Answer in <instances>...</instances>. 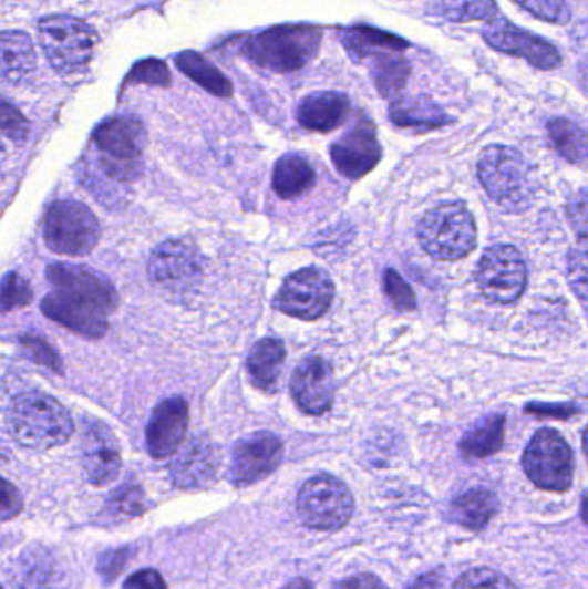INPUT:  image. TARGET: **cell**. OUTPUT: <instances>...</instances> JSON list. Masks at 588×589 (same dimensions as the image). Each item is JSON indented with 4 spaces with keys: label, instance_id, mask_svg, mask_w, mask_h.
Instances as JSON below:
<instances>
[{
    "label": "cell",
    "instance_id": "30",
    "mask_svg": "<svg viewBox=\"0 0 588 589\" xmlns=\"http://www.w3.org/2000/svg\"><path fill=\"white\" fill-rule=\"evenodd\" d=\"M175 61L176 66L185 76L190 78L192 82L203 86L206 92L213 93L216 97H230L234 93L230 80L197 52H182L176 55Z\"/></svg>",
    "mask_w": 588,
    "mask_h": 589
},
{
    "label": "cell",
    "instance_id": "25",
    "mask_svg": "<svg viewBox=\"0 0 588 589\" xmlns=\"http://www.w3.org/2000/svg\"><path fill=\"white\" fill-rule=\"evenodd\" d=\"M342 45L354 61H363L367 58H376L385 52H404L410 49V42L401 37L392 35L389 31L373 27H352L342 31Z\"/></svg>",
    "mask_w": 588,
    "mask_h": 589
},
{
    "label": "cell",
    "instance_id": "39",
    "mask_svg": "<svg viewBox=\"0 0 588 589\" xmlns=\"http://www.w3.org/2000/svg\"><path fill=\"white\" fill-rule=\"evenodd\" d=\"M383 288H385L390 302L394 303L398 309L413 310L416 307L413 290L394 269H386L385 276H383Z\"/></svg>",
    "mask_w": 588,
    "mask_h": 589
},
{
    "label": "cell",
    "instance_id": "14",
    "mask_svg": "<svg viewBox=\"0 0 588 589\" xmlns=\"http://www.w3.org/2000/svg\"><path fill=\"white\" fill-rule=\"evenodd\" d=\"M281 458H283V443L277 434L268 431L250 434L235 446L230 480L237 486L254 485L275 473Z\"/></svg>",
    "mask_w": 588,
    "mask_h": 589
},
{
    "label": "cell",
    "instance_id": "41",
    "mask_svg": "<svg viewBox=\"0 0 588 589\" xmlns=\"http://www.w3.org/2000/svg\"><path fill=\"white\" fill-rule=\"evenodd\" d=\"M568 219L580 244L588 247V190L578 192L569 200Z\"/></svg>",
    "mask_w": 588,
    "mask_h": 589
},
{
    "label": "cell",
    "instance_id": "46",
    "mask_svg": "<svg viewBox=\"0 0 588 589\" xmlns=\"http://www.w3.org/2000/svg\"><path fill=\"white\" fill-rule=\"evenodd\" d=\"M23 508V498L14 486L4 480V492H2V520L12 519L20 514Z\"/></svg>",
    "mask_w": 588,
    "mask_h": 589
},
{
    "label": "cell",
    "instance_id": "49",
    "mask_svg": "<svg viewBox=\"0 0 588 589\" xmlns=\"http://www.w3.org/2000/svg\"><path fill=\"white\" fill-rule=\"evenodd\" d=\"M578 74H580L585 89L588 90V58L581 59L580 64H578Z\"/></svg>",
    "mask_w": 588,
    "mask_h": 589
},
{
    "label": "cell",
    "instance_id": "37",
    "mask_svg": "<svg viewBox=\"0 0 588 589\" xmlns=\"http://www.w3.org/2000/svg\"><path fill=\"white\" fill-rule=\"evenodd\" d=\"M126 83H148V85L169 86L172 74L168 66L157 59H145L133 68Z\"/></svg>",
    "mask_w": 588,
    "mask_h": 589
},
{
    "label": "cell",
    "instance_id": "24",
    "mask_svg": "<svg viewBox=\"0 0 588 589\" xmlns=\"http://www.w3.org/2000/svg\"><path fill=\"white\" fill-rule=\"evenodd\" d=\"M285 355L287 350L277 338L258 341L247 359V372L254 386L261 392L274 393L283 369Z\"/></svg>",
    "mask_w": 588,
    "mask_h": 589
},
{
    "label": "cell",
    "instance_id": "18",
    "mask_svg": "<svg viewBox=\"0 0 588 589\" xmlns=\"http://www.w3.org/2000/svg\"><path fill=\"white\" fill-rule=\"evenodd\" d=\"M290 390L300 411L309 415L327 414L336 399V381L330 364L321 356H306L293 371Z\"/></svg>",
    "mask_w": 588,
    "mask_h": 589
},
{
    "label": "cell",
    "instance_id": "13",
    "mask_svg": "<svg viewBox=\"0 0 588 589\" xmlns=\"http://www.w3.org/2000/svg\"><path fill=\"white\" fill-rule=\"evenodd\" d=\"M485 42L497 52L516 55L537 70L550 71L561 66L563 58L553 43L523 30L506 18H494L482 30Z\"/></svg>",
    "mask_w": 588,
    "mask_h": 589
},
{
    "label": "cell",
    "instance_id": "32",
    "mask_svg": "<svg viewBox=\"0 0 588 589\" xmlns=\"http://www.w3.org/2000/svg\"><path fill=\"white\" fill-rule=\"evenodd\" d=\"M411 64L399 52H385L374 58L371 76L383 97H398L410 80Z\"/></svg>",
    "mask_w": 588,
    "mask_h": 589
},
{
    "label": "cell",
    "instance_id": "51",
    "mask_svg": "<svg viewBox=\"0 0 588 589\" xmlns=\"http://www.w3.org/2000/svg\"><path fill=\"white\" fill-rule=\"evenodd\" d=\"M411 589H439V588H436L435 579L425 578V579H421V581H417V585Z\"/></svg>",
    "mask_w": 588,
    "mask_h": 589
},
{
    "label": "cell",
    "instance_id": "33",
    "mask_svg": "<svg viewBox=\"0 0 588 589\" xmlns=\"http://www.w3.org/2000/svg\"><path fill=\"white\" fill-rule=\"evenodd\" d=\"M430 9L433 14L457 24L497 18L495 0H433Z\"/></svg>",
    "mask_w": 588,
    "mask_h": 589
},
{
    "label": "cell",
    "instance_id": "2",
    "mask_svg": "<svg viewBox=\"0 0 588 589\" xmlns=\"http://www.w3.org/2000/svg\"><path fill=\"white\" fill-rule=\"evenodd\" d=\"M323 31L316 27H277L249 37L240 52L256 66L275 73H293L320 54Z\"/></svg>",
    "mask_w": 588,
    "mask_h": 589
},
{
    "label": "cell",
    "instance_id": "9",
    "mask_svg": "<svg viewBox=\"0 0 588 589\" xmlns=\"http://www.w3.org/2000/svg\"><path fill=\"white\" fill-rule=\"evenodd\" d=\"M523 467L537 488L568 492L572 483V454L566 440L554 430H540L526 446Z\"/></svg>",
    "mask_w": 588,
    "mask_h": 589
},
{
    "label": "cell",
    "instance_id": "26",
    "mask_svg": "<svg viewBox=\"0 0 588 589\" xmlns=\"http://www.w3.org/2000/svg\"><path fill=\"white\" fill-rule=\"evenodd\" d=\"M499 500L485 488H473L457 495L451 504V519L460 526L479 531L497 514Z\"/></svg>",
    "mask_w": 588,
    "mask_h": 589
},
{
    "label": "cell",
    "instance_id": "34",
    "mask_svg": "<svg viewBox=\"0 0 588 589\" xmlns=\"http://www.w3.org/2000/svg\"><path fill=\"white\" fill-rule=\"evenodd\" d=\"M513 2L526 12H530L537 20L547 21V23L566 27L571 21V11L566 0H513Z\"/></svg>",
    "mask_w": 588,
    "mask_h": 589
},
{
    "label": "cell",
    "instance_id": "43",
    "mask_svg": "<svg viewBox=\"0 0 588 589\" xmlns=\"http://www.w3.org/2000/svg\"><path fill=\"white\" fill-rule=\"evenodd\" d=\"M2 130L12 140H23L28 135V121L9 102L2 104Z\"/></svg>",
    "mask_w": 588,
    "mask_h": 589
},
{
    "label": "cell",
    "instance_id": "15",
    "mask_svg": "<svg viewBox=\"0 0 588 589\" xmlns=\"http://www.w3.org/2000/svg\"><path fill=\"white\" fill-rule=\"evenodd\" d=\"M148 275L154 283L166 290H192L203 276V260L185 241H164L151 256Z\"/></svg>",
    "mask_w": 588,
    "mask_h": 589
},
{
    "label": "cell",
    "instance_id": "17",
    "mask_svg": "<svg viewBox=\"0 0 588 589\" xmlns=\"http://www.w3.org/2000/svg\"><path fill=\"white\" fill-rule=\"evenodd\" d=\"M82 467L89 483L107 486L122 473V450L113 431L90 421L82 436Z\"/></svg>",
    "mask_w": 588,
    "mask_h": 589
},
{
    "label": "cell",
    "instance_id": "53",
    "mask_svg": "<svg viewBox=\"0 0 588 589\" xmlns=\"http://www.w3.org/2000/svg\"><path fill=\"white\" fill-rule=\"evenodd\" d=\"M584 450H585V455H587V458H588V426H587V430L584 431Z\"/></svg>",
    "mask_w": 588,
    "mask_h": 589
},
{
    "label": "cell",
    "instance_id": "27",
    "mask_svg": "<svg viewBox=\"0 0 588 589\" xmlns=\"http://www.w3.org/2000/svg\"><path fill=\"white\" fill-rule=\"evenodd\" d=\"M314 182V169L302 155L287 154L275 164L274 190L285 200L305 195Z\"/></svg>",
    "mask_w": 588,
    "mask_h": 589
},
{
    "label": "cell",
    "instance_id": "19",
    "mask_svg": "<svg viewBox=\"0 0 588 589\" xmlns=\"http://www.w3.org/2000/svg\"><path fill=\"white\" fill-rule=\"evenodd\" d=\"M188 427V405L184 399L173 396L163 400L154 409L153 417L148 421L145 442L148 454L154 458H166L175 454L184 443Z\"/></svg>",
    "mask_w": 588,
    "mask_h": 589
},
{
    "label": "cell",
    "instance_id": "11",
    "mask_svg": "<svg viewBox=\"0 0 588 589\" xmlns=\"http://www.w3.org/2000/svg\"><path fill=\"white\" fill-rule=\"evenodd\" d=\"M333 294L336 287L327 272L316 268L300 269L285 279L275 307L292 318L316 321L327 314Z\"/></svg>",
    "mask_w": 588,
    "mask_h": 589
},
{
    "label": "cell",
    "instance_id": "20",
    "mask_svg": "<svg viewBox=\"0 0 588 589\" xmlns=\"http://www.w3.org/2000/svg\"><path fill=\"white\" fill-rule=\"evenodd\" d=\"M48 278L54 290L86 294L104 303L111 312L116 310L117 300H120L116 288L110 279L95 269L76 266V264H54V266H49Z\"/></svg>",
    "mask_w": 588,
    "mask_h": 589
},
{
    "label": "cell",
    "instance_id": "23",
    "mask_svg": "<svg viewBox=\"0 0 588 589\" xmlns=\"http://www.w3.org/2000/svg\"><path fill=\"white\" fill-rule=\"evenodd\" d=\"M215 450L209 443L195 440L172 465L173 483L179 488H200L216 474Z\"/></svg>",
    "mask_w": 588,
    "mask_h": 589
},
{
    "label": "cell",
    "instance_id": "44",
    "mask_svg": "<svg viewBox=\"0 0 588 589\" xmlns=\"http://www.w3.org/2000/svg\"><path fill=\"white\" fill-rule=\"evenodd\" d=\"M125 589H168L163 576L157 570L144 569L132 574L123 586Z\"/></svg>",
    "mask_w": 588,
    "mask_h": 589
},
{
    "label": "cell",
    "instance_id": "16",
    "mask_svg": "<svg viewBox=\"0 0 588 589\" xmlns=\"http://www.w3.org/2000/svg\"><path fill=\"white\" fill-rule=\"evenodd\" d=\"M330 155L337 169L345 178L359 179L367 176L382 159V147L373 123L361 114L354 126L331 145Z\"/></svg>",
    "mask_w": 588,
    "mask_h": 589
},
{
    "label": "cell",
    "instance_id": "21",
    "mask_svg": "<svg viewBox=\"0 0 588 589\" xmlns=\"http://www.w3.org/2000/svg\"><path fill=\"white\" fill-rule=\"evenodd\" d=\"M351 114V101L345 93H312L300 102L297 120L309 132L328 133L340 128Z\"/></svg>",
    "mask_w": 588,
    "mask_h": 589
},
{
    "label": "cell",
    "instance_id": "7",
    "mask_svg": "<svg viewBox=\"0 0 588 589\" xmlns=\"http://www.w3.org/2000/svg\"><path fill=\"white\" fill-rule=\"evenodd\" d=\"M145 140L147 133L137 117L114 116L105 120L94 133L105 173L122 182L137 178Z\"/></svg>",
    "mask_w": 588,
    "mask_h": 589
},
{
    "label": "cell",
    "instance_id": "42",
    "mask_svg": "<svg viewBox=\"0 0 588 589\" xmlns=\"http://www.w3.org/2000/svg\"><path fill=\"white\" fill-rule=\"evenodd\" d=\"M144 495L135 486H123L110 498V507L123 516H138L144 508Z\"/></svg>",
    "mask_w": 588,
    "mask_h": 589
},
{
    "label": "cell",
    "instance_id": "3",
    "mask_svg": "<svg viewBox=\"0 0 588 589\" xmlns=\"http://www.w3.org/2000/svg\"><path fill=\"white\" fill-rule=\"evenodd\" d=\"M478 178L485 192L510 213L530 206L535 192L534 173L522 152L506 145H491L479 154Z\"/></svg>",
    "mask_w": 588,
    "mask_h": 589
},
{
    "label": "cell",
    "instance_id": "35",
    "mask_svg": "<svg viewBox=\"0 0 588 589\" xmlns=\"http://www.w3.org/2000/svg\"><path fill=\"white\" fill-rule=\"evenodd\" d=\"M454 589H518L504 574L488 567L467 570L457 579Z\"/></svg>",
    "mask_w": 588,
    "mask_h": 589
},
{
    "label": "cell",
    "instance_id": "45",
    "mask_svg": "<svg viewBox=\"0 0 588 589\" xmlns=\"http://www.w3.org/2000/svg\"><path fill=\"white\" fill-rule=\"evenodd\" d=\"M526 414L540 415V417H556L565 418L571 417L572 414H577V407L571 405V403H530L528 407L525 409Z\"/></svg>",
    "mask_w": 588,
    "mask_h": 589
},
{
    "label": "cell",
    "instance_id": "36",
    "mask_svg": "<svg viewBox=\"0 0 588 589\" xmlns=\"http://www.w3.org/2000/svg\"><path fill=\"white\" fill-rule=\"evenodd\" d=\"M33 291L27 279L17 272H9L2 281V309L9 312L11 309L28 306L32 302Z\"/></svg>",
    "mask_w": 588,
    "mask_h": 589
},
{
    "label": "cell",
    "instance_id": "50",
    "mask_svg": "<svg viewBox=\"0 0 588 589\" xmlns=\"http://www.w3.org/2000/svg\"><path fill=\"white\" fill-rule=\"evenodd\" d=\"M281 589H314L312 588L311 582L308 579H296V581L290 582V585L285 586Z\"/></svg>",
    "mask_w": 588,
    "mask_h": 589
},
{
    "label": "cell",
    "instance_id": "4",
    "mask_svg": "<svg viewBox=\"0 0 588 589\" xmlns=\"http://www.w3.org/2000/svg\"><path fill=\"white\" fill-rule=\"evenodd\" d=\"M417 238L433 259L460 260L475 250V219L461 202L442 204L421 219Z\"/></svg>",
    "mask_w": 588,
    "mask_h": 589
},
{
    "label": "cell",
    "instance_id": "52",
    "mask_svg": "<svg viewBox=\"0 0 588 589\" xmlns=\"http://www.w3.org/2000/svg\"><path fill=\"white\" fill-rule=\"evenodd\" d=\"M581 517L588 526V496H585L584 502H581Z\"/></svg>",
    "mask_w": 588,
    "mask_h": 589
},
{
    "label": "cell",
    "instance_id": "5",
    "mask_svg": "<svg viewBox=\"0 0 588 589\" xmlns=\"http://www.w3.org/2000/svg\"><path fill=\"white\" fill-rule=\"evenodd\" d=\"M40 45L55 71L76 73L89 64L95 46V31L73 16H48L39 23Z\"/></svg>",
    "mask_w": 588,
    "mask_h": 589
},
{
    "label": "cell",
    "instance_id": "6",
    "mask_svg": "<svg viewBox=\"0 0 588 589\" xmlns=\"http://www.w3.org/2000/svg\"><path fill=\"white\" fill-rule=\"evenodd\" d=\"M101 238L97 217L80 202H54L43 219V240L52 252L80 257L94 250Z\"/></svg>",
    "mask_w": 588,
    "mask_h": 589
},
{
    "label": "cell",
    "instance_id": "47",
    "mask_svg": "<svg viewBox=\"0 0 588 589\" xmlns=\"http://www.w3.org/2000/svg\"><path fill=\"white\" fill-rule=\"evenodd\" d=\"M333 589H389L376 576L371 574H359L352 578L343 579Z\"/></svg>",
    "mask_w": 588,
    "mask_h": 589
},
{
    "label": "cell",
    "instance_id": "38",
    "mask_svg": "<svg viewBox=\"0 0 588 589\" xmlns=\"http://www.w3.org/2000/svg\"><path fill=\"white\" fill-rule=\"evenodd\" d=\"M569 281L575 293L588 303V247L581 245L577 250H572L568 264Z\"/></svg>",
    "mask_w": 588,
    "mask_h": 589
},
{
    "label": "cell",
    "instance_id": "29",
    "mask_svg": "<svg viewBox=\"0 0 588 589\" xmlns=\"http://www.w3.org/2000/svg\"><path fill=\"white\" fill-rule=\"evenodd\" d=\"M506 433V417L503 414L485 417L464 434L460 443L464 458H485L497 454L504 445Z\"/></svg>",
    "mask_w": 588,
    "mask_h": 589
},
{
    "label": "cell",
    "instance_id": "31",
    "mask_svg": "<svg viewBox=\"0 0 588 589\" xmlns=\"http://www.w3.org/2000/svg\"><path fill=\"white\" fill-rule=\"evenodd\" d=\"M554 147L575 166H588V133L575 121L554 117L547 124Z\"/></svg>",
    "mask_w": 588,
    "mask_h": 589
},
{
    "label": "cell",
    "instance_id": "12",
    "mask_svg": "<svg viewBox=\"0 0 588 589\" xmlns=\"http://www.w3.org/2000/svg\"><path fill=\"white\" fill-rule=\"evenodd\" d=\"M42 312L73 333L85 338H102L107 331L111 310L86 294L54 290L42 300Z\"/></svg>",
    "mask_w": 588,
    "mask_h": 589
},
{
    "label": "cell",
    "instance_id": "40",
    "mask_svg": "<svg viewBox=\"0 0 588 589\" xmlns=\"http://www.w3.org/2000/svg\"><path fill=\"white\" fill-rule=\"evenodd\" d=\"M21 347L32 361L39 364L48 365L52 371L61 372V359L54 349L48 345V341L40 338L39 334H23Z\"/></svg>",
    "mask_w": 588,
    "mask_h": 589
},
{
    "label": "cell",
    "instance_id": "10",
    "mask_svg": "<svg viewBox=\"0 0 588 589\" xmlns=\"http://www.w3.org/2000/svg\"><path fill=\"white\" fill-rule=\"evenodd\" d=\"M476 285L491 302L513 303L526 287V264L509 245H494L479 259Z\"/></svg>",
    "mask_w": 588,
    "mask_h": 589
},
{
    "label": "cell",
    "instance_id": "48",
    "mask_svg": "<svg viewBox=\"0 0 588 589\" xmlns=\"http://www.w3.org/2000/svg\"><path fill=\"white\" fill-rule=\"evenodd\" d=\"M125 560V551H113V554L107 555V562L102 560V572H104L105 576H111V570H113L111 567L116 566L117 569H122Z\"/></svg>",
    "mask_w": 588,
    "mask_h": 589
},
{
    "label": "cell",
    "instance_id": "8",
    "mask_svg": "<svg viewBox=\"0 0 588 589\" xmlns=\"http://www.w3.org/2000/svg\"><path fill=\"white\" fill-rule=\"evenodd\" d=\"M297 508L312 529L339 531L354 514V496L339 477L320 474L300 488Z\"/></svg>",
    "mask_w": 588,
    "mask_h": 589
},
{
    "label": "cell",
    "instance_id": "28",
    "mask_svg": "<svg viewBox=\"0 0 588 589\" xmlns=\"http://www.w3.org/2000/svg\"><path fill=\"white\" fill-rule=\"evenodd\" d=\"M0 43H2V76L6 82H21L35 70V49L27 33L4 31Z\"/></svg>",
    "mask_w": 588,
    "mask_h": 589
},
{
    "label": "cell",
    "instance_id": "22",
    "mask_svg": "<svg viewBox=\"0 0 588 589\" xmlns=\"http://www.w3.org/2000/svg\"><path fill=\"white\" fill-rule=\"evenodd\" d=\"M390 121L399 128L432 132L451 123L452 117L432 99L401 97L392 102L389 111Z\"/></svg>",
    "mask_w": 588,
    "mask_h": 589
},
{
    "label": "cell",
    "instance_id": "1",
    "mask_svg": "<svg viewBox=\"0 0 588 589\" xmlns=\"http://www.w3.org/2000/svg\"><path fill=\"white\" fill-rule=\"evenodd\" d=\"M9 433L21 446L51 450L64 445L73 434L70 412L42 392H24L14 396L6 414Z\"/></svg>",
    "mask_w": 588,
    "mask_h": 589
}]
</instances>
